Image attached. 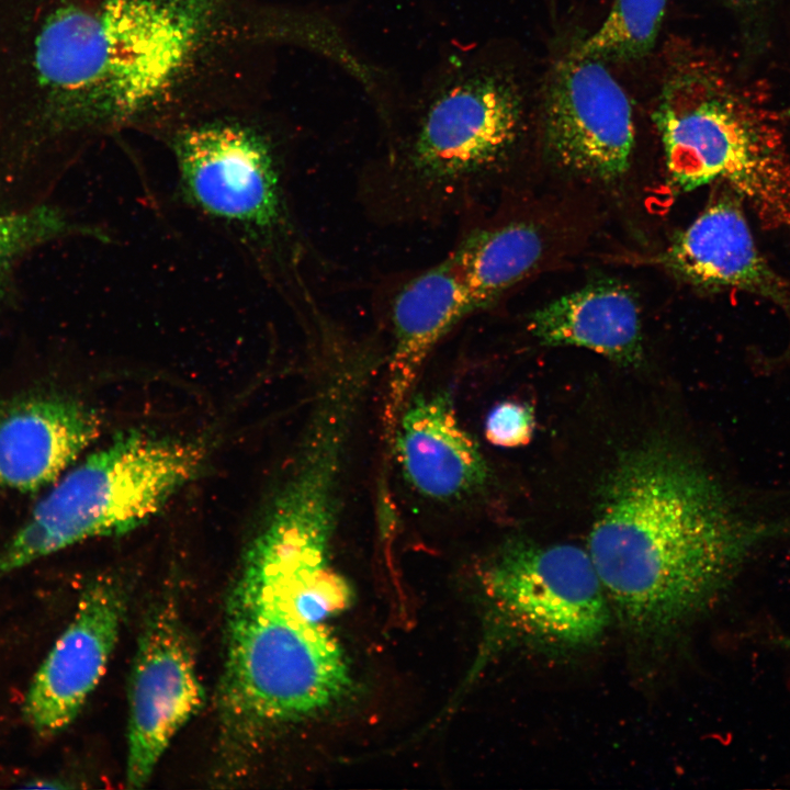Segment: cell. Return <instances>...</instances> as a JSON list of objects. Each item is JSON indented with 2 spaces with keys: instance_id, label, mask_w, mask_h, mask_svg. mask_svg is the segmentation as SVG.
I'll use <instances>...</instances> for the list:
<instances>
[{
  "instance_id": "4fadbf2b",
  "label": "cell",
  "mask_w": 790,
  "mask_h": 790,
  "mask_svg": "<svg viewBox=\"0 0 790 790\" xmlns=\"http://www.w3.org/2000/svg\"><path fill=\"white\" fill-rule=\"evenodd\" d=\"M391 451L405 482L432 500L465 499L489 478L486 459L448 391L411 394L397 419Z\"/></svg>"
},
{
  "instance_id": "3957f363",
  "label": "cell",
  "mask_w": 790,
  "mask_h": 790,
  "mask_svg": "<svg viewBox=\"0 0 790 790\" xmlns=\"http://www.w3.org/2000/svg\"><path fill=\"white\" fill-rule=\"evenodd\" d=\"M308 574L247 550L227 605L222 711L230 729L255 734L339 702L352 687L348 661L303 602Z\"/></svg>"
},
{
  "instance_id": "5b68a950",
  "label": "cell",
  "mask_w": 790,
  "mask_h": 790,
  "mask_svg": "<svg viewBox=\"0 0 790 790\" xmlns=\"http://www.w3.org/2000/svg\"><path fill=\"white\" fill-rule=\"evenodd\" d=\"M169 148L182 202L224 233L291 307L316 306L303 274L306 244L273 139L240 121L213 120L180 126Z\"/></svg>"
},
{
  "instance_id": "8fae6325",
  "label": "cell",
  "mask_w": 790,
  "mask_h": 790,
  "mask_svg": "<svg viewBox=\"0 0 790 790\" xmlns=\"http://www.w3.org/2000/svg\"><path fill=\"white\" fill-rule=\"evenodd\" d=\"M473 313L464 280L451 253L396 290L390 303L391 348L382 415L387 451L392 450L397 419L427 359L438 343Z\"/></svg>"
},
{
  "instance_id": "5bb4252c",
  "label": "cell",
  "mask_w": 790,
  "mask_h": 790,
  "mask_svg": "<svg viewBox=\"0 0 790 790\" xmlns=\"http://www.w3.org/2000/svg\"><path fill=\"white\" fill-rule=\"evenodd\" d=\"M100 430L95 409L71 397L40 394L0 404V490L55 483Z\"/></svg>"
},
{
  "instance_id": "7a4b0ae2",
  "label": "cell",
  "mask_w": 790,
  "mask_h": 790,
  "mask_svg": "<svg viewBox=\"0 0 790 790\" xmlns=\"http://www.w3.org/2000/svg\"><path fill=\"white\" fill-rule=\"evenodd\" d=\"M0 97L40 138L106 132L176 88L214 25L213 0H12Z\"/></svg>"
},
{
  "instance_id": "ac0fdd59",
  "label": "cell",
  "mask_w": 790,
  "mask_h": 790,
  "mask_svg": "<svg viewBox=\"0 0 790 790\" xmlns=\"http://www.w3.org/2000/svg\"><path fill=\"white\" fill-rule=\"evenodd\" d=\"M92 234L104 239L99 229L70 221L61 211L42 205L0 215V274L18 258L48 241L72 234Z\"/></svg>"
},
{
  "instance_id": "2e32d148",
  "label": "cell",
  "mask_w": 790,
  "mask_h": 790,
  "mask_svg": "<svg viewBox=\"0 0 790 790\" xmlns=\"http://www.w3.org/2000/svg\"><path fill=\"white\" fill-rule=\"evenodd\" d=\"M548 247L542 226L514 219L469 230L450 253L476 313L532 273Z\"/></svg>"
},
{
  "instance_id": "9c48e42d",
  "label": "cell",
  "mask_w": 790,
  "mask_h": 790,
  "mask_svg": "<svg viewBox=\"0 0 790 790\" xmlns=\"http://www.w3.org/2000/svg\"><path fill=\"white\" fill-rule=\"evenodd\" d=\"M204 702L190 640L176 612L159 608L146 623L133 663L126 783L144 787L178 731Z\"/></svg>"
},
{
  "instance_id": "6da1fadb",
  "label": "cell",
  "mask_w": 790,
  "mask_h": 790,
  "mask_svg": "<svg viewBox=\"0 0 790 790\" xmlns=\"http://www.w3.org/2000/svg\"><path fill=\"white\" fill-rule=\"evenodd\" d=\"M785 534L790 522L745 509L693 456L653 440L606 475L587 552L613 620L659 642L712 608L755 550Z\"/></svg>"
},
{
  "instance_id": "e0dca14e",
  "label": "cell",
  "mask_w": 790,
  "mask_h": 790,
  "mask_svg": "<svg viewBox=\"0 0 790 790\" xmlns=\"http://www.w3.org/2000/svg\"><path fill=\"white\" fill-rule=\"evenodd\" d=\"M667 0H614L598 27L579 47L590 58H635L646 54L656 40Z\"/></svg>"
},
{
  "instance_id": "277c9868",
  "label": "cell",
  "mask_w": 790,
  "mask_h": 790,
  "mask_svg": "<svg viewBox=\"0 0 790 790\" xmlns=\"http://www.w3.org/2000/svg\"><path fill=\"white\" fill-rule=\"evenodd\" d=\"M520 123L519 98L508 81L476 70L456 75L365 167L359 184L364 210L393 225L465 215L509 157Z\"/></svg>"
},
{
  "instance_id": "d6986e66",
  "label": "cell",
  "mask_w": 790,
  "mask_h": 790,
  "mask_svg": "<svg viewBox=\"0 0 790 790\" xmlns=\"http://www.w3.org/2000/svg\"><path fill=\"white\" fill-rule=\"evenodd\" d=\"M535 427L532 407L524 403L505 400L495 405L485 419V437L500 448L527 445Z\"/></svg>"
},
{
  "instance_id": "7c38bea8",
  "label": "cell",
  "mask_w": 790,
  "mask_h": 790,
  "mask_svg": "<svg viewBox=\"0 0 790 790\" xmlns=\"http://www.w3.org/2000/svg\"><path fill=\"white\" fill-rule=\"evenodd\" d=\"M741 201L730 189L718 194L658 261L696 287L744 292L790 312V285L759 251Z\"/></svg>"
},
{
  "instance_id": "30bf717a",
  "label": "cell",
  "mask_w": 790,
  "mask_h": 790,
  "mask_svg": "<svg viewBox=\"0 0 790 790\" xmlns=\"http://www.w3.org/2000/svg\"><path fill=\"white\" fill-rule=\"evenodd\" d=\"M125 607L124 589L112 578H98L84 588L25 696L24 718L38 735L58 734L78 716L106 670Z\"/></svg>"
},
{
  "instance_id": "8992f818",
  "label": "cell",
  "mask_w": 790,
  "mask_h": 790,
  "mask_svg": "<svg viewBox=\"0 0 790 790\" xmlns=\"http://www.w3.org/2000/svg\"><path fill=\"white\" fill-rule=\"evenodd\" d=\"M201 441L129 430L68 471L0 549V579L78 542L125 534L200 471Z\"/></svg>"
},
{
  "instance_id": "52a82bcc",
  "label": "cell",
  "mask_w": 790,
  "mask_h": 790,
  "mask_svg": "<svg viewBox=\"0 0 790 790\" xmlns=\"http://www.w3.org/2000/svg\"><path fill=\"white\" fill-rule=\"evenodd\" d=\"M483 584L498 631L545 653L588 650L613 621L592 561L577 545L510 541Z\"/></svg>"
},
{
  "instance_id": "ffe728a7",
  "label": "cell",
  "mask_w": 790,
  "mask_h": 790,
  "mask_svg": "<svg viewBox=\"0 0 790 790\" xmlns=\"http://www.w3.org/2000/svg\"><path fill=\"white\" fill-rule=\"evenodd\" d=\"M781 643L785 645L786 648L790 651V639L789 637H782Z\"/></svg>"
},
{
  "instance_id": "ba28073f",
  "label": "cell",
  "mask_w": 790,
  "mask_h": 790,
  "mask_svg": "<svg viewBox=\"0 0 790 790\" xmlns=\"http://www.w3.org/2000/svg\"><path fill=\"white\" fill-rule=\"evenodd\" d=\"M544 129L552 156L572 171L609 181L630 167L631 102L596 58L576 53L556 68L545 97Z\"/></svg>"
},
{
  "instance_id": "9a60e30c",
  "label": "cell",
  "mask_w": 790,
  "mask_h": 790,
  "mask_svg": "<svg viewBox=\"0 0 790 790\" xmlns=\"http://www.w3.org/2000/svg\"><path fill=\"white\" fill-rule=\"evenodd\" d=\"M531 334L546 346L591 350L624 366L643 359L639 304L633 293L613 281L588 284L534 311Z\"/></svg>"
}]
</instances>
